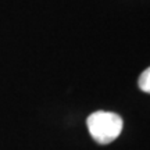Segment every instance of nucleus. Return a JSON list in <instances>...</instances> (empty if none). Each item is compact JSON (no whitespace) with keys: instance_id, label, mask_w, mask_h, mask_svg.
<instances>
[{"instance_id":"obj_2","label":"nucleus","mask_w":150,"mask_h":150,"mask_svg":"<svg viewBox=\"0 0 150 150\" xmlns=\"http://www.w3.org/2000/svg\"><path fill=\"white\" fill-rule=\"evenodd\" d=\"M138 85L143 92L150 93V67L142 72V75L139 76V81H138Z\"/></svg>"},{"instance_id":"obj_1","label":"nucleus","mask_w":150,"mask_h":150,"mask_svg":"<svg viewBox=\"0 0 150 150\" xmlns=\"http://www.w3.org/2000/svg\"><path fill=\"white\" fill-rule=\"evenodd\" d=\"M86 124L91 136L100 145H108L114 142L120 136L124 127L122 118L115 112L108 111L92 112L88 117Z\"/></svg>"}]
</instances>
